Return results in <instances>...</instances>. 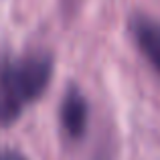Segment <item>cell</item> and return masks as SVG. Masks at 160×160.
<instances>
[{
    "label": "cell",
    "mask_w": 160,
    "mask_h": 160,
    "mask_svg": "<svg viewBox=\"0 0 160 160\" xmlns=\"http://www.w3.org/2000/svg\"><path fill=\"white\" fill-rule=\"evenodd\" d=\"M2 73L10 79L22 102L31 103L47 91L53 75V61L47 53H35L4 67Z\"/></svg>",
    "instance_id": "obj_1"
},
{
    "label": "cell",
    "mask_w": 160,
    "mask_h": 160,
    "mask_svg": "<svg viewBox=\"0 0 160 160\" xmlns=\"http://www.w3.org/2000/svg\"><path fill=\"white\" fill-rule=\"evenodd\" d=\"M130 35L144 59L160 75V20L148 14H134L130 18Z\"/></svg>",
    "instance_id": "obj_2"
},
{
    "label": "cell",
    "mask_w": 160,
    "mask_h": 160,
    "mask_svg": "<svg viewBox=\"0 0 160 160\" xmlns=\"http://www.w3.org/2000/svg\"><path fill=\"white\" fill-rule=\"evenodd\" d=\"M87 102L77 89H71L61 103V124L67 136L81 138L87 128Z\"/></svg>",
    "instance_id": "obj_3"
},
{
    "label": "cell",
    "mask_w": 160,
    "mask_h": 160,
    "mask_svg": "<svg viewBox=\"0 0 160 160\" xmlns=\"http://www.w3.org/2000/svg\"><path fill=\"white\" fill-rule=\"evenodd\" d=\"M24 102L16 89L12 87L10 79L0 71V126H8L18 120Z\"/></svg>",
    "instance_id": "obj_4"
},
{
    "label": "cell",
    "mask_w": 160,
    "mask_h": 160,
    "mask_svg": "<svg viewBox=\"0 0 160 160\" xmlns=\"http://www.w3.org/2000/svg\"><path fill=\"white\" fill-rule=\"evenodd\" d=\"M0 160H27L16 150H0Z\"/></svg>",
    "instance_id": "obj_5"
}]
</instances>
